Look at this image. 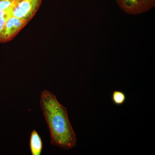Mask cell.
Masks as SVG:
<instances>
[{
  "label": "cell",
  "mask_w": 155,
  "mask_h": 155,
  "mask_svg": "<svg viewBox=\"0 0 155 155\" xmlns=\"http://www.w3.org/2000/svg\"><path fill=\"white\" fill-rule=\"evenodd\" d=\"M20 0H0V43L11 41L32 19L18 6Z\"/></svg>",
  "instance_id": "cell-2"
},
{
  "label": "cell",
  "mask_w": 155,
  "mask_h": 155,
  "mask_svg": "<svg viewBox=\"0 0 155 155\" xmlns=\"http://www.w3.org/2000/svg\"><path fill=\"white\" fill-rule=\"evenodd\" d=\"M40 104L50 130L51 144L64 150L75 147L76 136L69 122L67 108L47 90L41 92Z\"/></svg>",
  "instance_id": "cell-1"
},
{
  "label": "cell",
  "mask_w": 155,
  "mask_h": 155,
  "mask_svg": "<svg viewBox=\"0 0 155 155\" xmlns=\"http://www.w3.org/2000/svg\"><path fill=\"white\" fill-rule=\"evenodd\" d=\"M111 98L114 104L117 106H121L126 101V96L123 91L115 90L112 93Z\"/></svg>",
  "instance_id": "cell-5"
},
{
  "label": "cell",
  "mask_w": 155,
  "mask_h": 155,
  "mask_svg": "<svg viewBox=\"0 0 155 155\" xmlns=\"http://www.w3.org/2000/svg\"><path fill=\"white\" fill-rule=\"evenodd\" d=\"M29 145L31 154L40 155L43 148L41 137L35 130H33L31 134Z\"/></svg>",
  "instance_id": "cell-4"
},
{
  "label": "cell",
  "mask_w": 155,
  "mask_h": 155,
  "mask_svg": "<svg viewBox=\"0 0 155 155\" xmlns=\"http://www.w3.org/2000/svg\"><path fill=\"white\" fill-rule=\"evenodd\" d=\"M119 7L129 14L137 15L149 11L155 6V0H116Z\"/></svg>",
  "instance_id": "cell-3"
}]
</instances>
